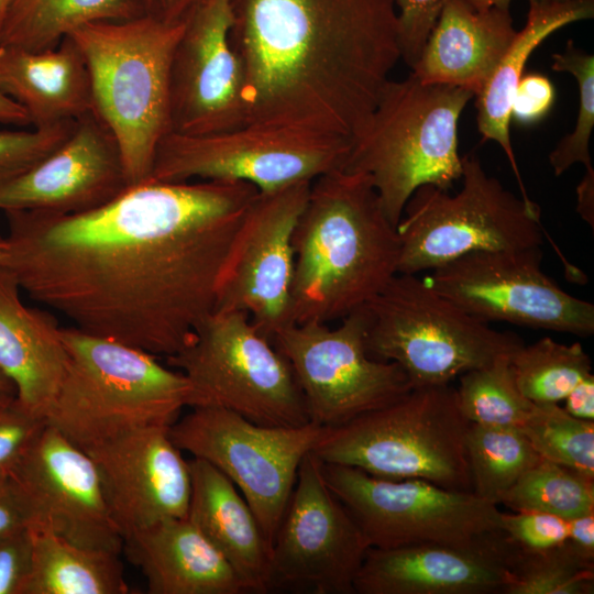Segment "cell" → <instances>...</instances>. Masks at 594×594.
<instances>
[{
  "label": "cell",
  "instance_id": "53",
  "mask_svg": "<svg viewBox=\"0 0 594 594\" xmlns=\"http://www.w3.org/2000/svg\"><path fill=\"white\" fill-rule=\"evenodd\" d=\"M8 243L6 237L0 234V265L2 264L7 254Z\"/></svg>",
  "mask_w": 594,
  "mask_h": 594
},
{
  "label": "cell",
  "instance_id": "29",
  "mask_svg": "<svg viewBox=\"0 0 594 594\" xmlns=\"http://www.w3.org/2000/svg\"><path fill=\"white\" fill-rule=\"evenodd\" d=\"M32 530L31 569L22 594H128L118 553Z\"/></svg>",
  "mask_w": 594,
  "mask_h": 594
},
{
  "label": "cell",
  "instance_id": "11",
  "mask_svg": "<svg viewBox=\"0 0 594 594\" xmlns=\"http://www.w3.org/2000/svg\"><path fill=\"white\" fill-rule=\"evenodd\" d=\"M351 145L338 135L256 123L202 135L169 132L148 179L244 182L268 193L343 168Z\"/></svg>",
  "mask_w": 594,
  "mask_h": 594
},
{
  "label": "cell",
  "instance_id": "40",
  "mask_svg": "<svg viewBox=\"0 0 594 594\" xmlns=\"http://www.w3.org/2000/svg\"><path fill=\"white\" fill-rule=\"evenodd\" d=\"M46 421L26 411L16 397L0 403V481L13 474Z\"/></svg>",
  "mask_w": 594,
  "mask_h": 594
},
{
  "label": "cell",
  "instance_id": "50",
  "mask_svg": "<svg viewBox=\"0 0 594 594\" xmlns=\"http://www.w3.org/2000/svg\"><path fill=\"white\" fill-rule=\"evenodd\" d=\"M16 397V389L12 381L0 369V403L11 400Z\"/></svg>",
  "mask_w": 594,
  "mask_h": 594
},
{
  "label": "cell",
  "instance_id": "3",
  "mask_svg": "<svg viewBox=\"0 0 594 594\" xmlns=\"http://www.w3.org/2000/svg\"><path fill=\"white\" fill-rule=\"evenodd\" d=\"M293 249V323L341 320L398 274L397 229L359 172L339 168L311 182Z\"/></svg>",
  "mask_w": 594,
  "mask_h": 594
},
{
  "label": "cell",
  "instance_id": "7",
  "mask_svg": "<svg viewBox=\"0 0 594 594\" xmlns=\"http://www.w3.org/2000/svg\"><path fill=\"white\" fill-rule=\"evenodd\" d=\"M469 426L450 384L415 387L386 406L328 428L312 453L323 463L382 479H419L472 492Z\"/></svg>",
  "mask_w": 594,
  "mask_h": 594
},
{
  "label": "cell",
  "instance_id": "23",
  "mask_svg": "<svg viewBox=\"0 0 594 594\" xmlns=\"http://www.w3.org/2000/svg\"><path fill=\"white\" fill-rule=\"evenodd\" d=\"M509 8L477 9L450 0L442 9L411 73L425 84L481 92L514 41Z\"/></svg>",
  "mask_w": 594,
  "mask_h": 594
},
{
  "label": "cell",
  "instance_id": "1",
  "mask_svg": "<svg viewBox=\"0 0 594 594\" xmlns=\"http://www.w3.org/2000/svg\"><path fill=\"white\" fill-rule=\"evenodd\" d=\"M257 194L244 182L146 179L85 212L4 211L1 265L77 329L168 358L215 311L224 260Z\"/></svg>",
  "mask_w": 594,
  "mask_h": 594
},
{
  "label": "cell",
  "instance_id": "48",
  "mask_svg": "<svg viewBox=\"0 0 594 594\" xmlns=\"http://www.w3.org/2000/svg\"><path fill=\"white\" fill-rule=\"evenodd\" d=\"M585 174L580 182L578 193L576 210L581 218L586 221L591 228L594 227V168L585 169Z\"/></svg>",
  "mask_w": 594,
  "mask_h": 594
},
{
  "label": "cell",
  "instance_id": "13",
  "mask_svg": "<svg viewBox=\"0 0 594 594\" xmlns=\"http://www.w3.org/2000/svg\"><path fill=\"white\" fill-rule=\"evenodd\" d=\"M340 321L334 328L317 321L288 324L271 340L294 372L309 420L326 428L386 406L414 388L397 363L369 355L363 307Z\"/></svg>",
  "mask_w": 594,
  "mask_h": 594
},
{
  "label": "cell",
  "instance_id": "44",
  "mask_svg": "<svg viewBox=\"0 0 594 594\" xmlns=\"http://www.w3.org/2000/svg\"><path fill=\"white\" fill-rule=\"evenodd\" d=\"M31 527V513L21 491L11 479L0 481V537Z\"/></svg>",
  "mask_w": 594,
  "mask_h": 594
},
{
  "label": "cell",
  "instance_id": "14",
  "mask_svg": "<svg viewBox=\"0 0 594 594\" xmlns=\"http://www.w3.org/2000/svg\"><path fill=\"white\" fill-rule=\"evenodd\" d=\"M327 485L346 507L370 548L468 543L499 530L501 510L473 492L419 480H388L323 463Z\"/></svg>",
  "mask_w": 594,
  "mask_h": 594
},
{
  "label": "cell",
  "instance_id": "49",
  "mask_svg": "<svg viewBox=\"0 0 594 594\" xmlns=\"http://www.w3.org/2000/svg\"><path fill=\"white\" fill-rule=\"evenodd\" d=\"M0 123L16 127L30 125L25 110L0 89Z\"/></svg>",
  "mask_w": 594,
  "mask_h": 594
},
{
  "label": "cell",
  "instance_id": "2",
  "mask_svg": "<svg viewBox=\"0 0 594 594\" xmlns=\"http://www.w3.org/2000/svg\"><path fill=\"white\" fill-rule=\"evenodd\" d=\"M246 124L353 141L400 58L395 0H232Z\"/></svg>",
  "mask_w": 594,
  "mask_h": 594
},
{
  "label": "cell",
  "instance_id": "28",
  "mask_svg": "<svg viewBox=\"0 0 594 594\" xmlns=\"http://www.w3.org/2000/svg\"><path fill=\"white\" fill-rule=\"evenodd\" d=\"M594 16V0H529L525 26L517 31L510 46L502 57L479 95L477 129L482 141H495L505 152L517 178L521 198L534 204L524 186L510 141L512 105L524 68L531 53L559 29Z\"/></svg>",
  "mask_w": 594,
  "mask_h": 594
},
{
  "label": "cell",
  "instance_id": "42",
  "mask_svg": "<svg viewBox=\"0 0 594 594\" xmlns=\"http://www.w3.org/2000/svg\"><path fill=\"white\" fill-rule=\"evenodd\" d=\"M31 560V529L0 537V594H22Z\"/></svg>",
  "mask_w": 594,
  "mask_h": 594
},
{
  "label": "cell",
  "instance_id": "12",
  "mask_svg": "<svg viewBox=\"0 0 594 594\" xmlns=\"http://www.w3.org/2000/svg\"><path fill=\"white\" fill-rule=\"evenodd\" d=\"M175 446L207 461L238 487L270 542L275 537L299 465L327 433L308 422L297 427L255 424L221 407H193L169 426Z\"/></svg>",
  "mask_w": 594,
  "mask_h": 594
},
{
  "label": "cell",
  "instance_id": "34",
  "mask_svg": "<svg viewBox=\"0 0 594 594\" xmlns=\"http://www.w3.org/2000/svg\"><path fill=\"white\" fill-rule=\"evenodd\" d=\"M501 504L513 512H542L569 520L594 512V479L541 458Z\"/></svg>",
  "mask_w": 594,
  "mask_h": 594
},
{
  "label": "cell",
  "instance_id": "39",
  "mask_svg": "<svg viewBox=\"0 0 594 594\" xmlns=\"http://www.w3.org/2000/svg\"><path fill=\"white\" fill-rule=\"evenodd\" d=\"M499 530L516 547L540 551L566 541L568 520L542 512H501Z\"/></svg>",
  "mask_w": 594,
  "mask_h": 594
},
{
  "label": "cell",
  "instance_id": "10",
  "mask_svg": "<svg viewBox=\"0 0 594 594\" xmlns=\"http://www.w3.org/2000/svg\"><path fill=\"white\" fill-rule=\"evenodd\" d=\"M166 362L188 380L191 408L221 407L266 426L310 422L288 361L244 311H213Z\"/></svg>",
  "mask_w": 594,
  "mask_h": 594
},
{
  "label": "cell",
  "instance_id": "43",
  "mask_svg": "<svg viewBox=\"0 0 594 594\" xmlns=\"http://www.w3.org/2000/svg\"><path fill=\"white\" fill-rule=\"evenodd\" d=\"M554 99V87L548 77L527 74L521 77L515 91L512 118L524 125L535 124L548 114Z\"/></svg>",
  "mask_w": 594,
  "mask_h": 594
},
{
  "label": "cell",
  "instance_id": "18",
  "mask_svg": "<svg viewBox=\"0 0 594 594\" xmlns=\"http://www.w3.org/2000/svg\"><path fill=\"white\" fill-rule=\"evenodd\" d=\"M32 517L31 529L120 554L123 537L110 515L89 454L45 424L10 477Z\"/></svg>",
  "mask_w": 594,
  "mask_h": 594
},
{
  "label": "cell",
  "instance_id": "30",
  "mask_svg": "<svg viewBox=\"0 0 594 594\" xmlns=\"http://www.w3.org/2000/svg\"><path fill=\"white\" fill-rule=\"evenodd\" d=\"M140 15L134 0H12L0 45L42 51L57 46L85 24Z\"/></svg>",
  "mask_w": 594,
  "mask_h": 594
},
{
  "label": "cell",
  "instance_id": "17",
  "mask_svg": "<svg viewBox=\"0 0 594 594\" xmlns=\"http://www.w3.org/2000/svg\"><path fill=\"white\" fill-rule=\"evenodd\" d=\"M311 182L260 193L232 240L220 272L215 311L246 312L270 341L290 318L293 235Z\"/></svg>",
  "mask_w": 594,
  "mask_h": 594
},
{
  "label": "cell",
  "instance_id": "19",
  "mask_svg": "<svg viewBox=\"0 0 594 594\" xmlns=\"http://www.w3.org/2000/svg\"><path fill=\"white\" fill-rule=\"evenodd\" d=\"M232 22V0H202L186 19L170 64V132L202 135L246 124Z\"/></svg>",
  "mask_w": 594,
  "mask_h": 594
},
{
  "label": "cell",
  "instance_id": "52",
  "mask_svg": "<svg viewBox=\"0 0 594 594\" xmlns=\"http://www.w3.org/2000/svg\"><path fill=\"white\" fill-rule=\"evenodd\" d=\"M12 0H0V36L2 32L3 22Z\"/></svg>",
  "mask_w": 594,
  "mask_h": 594
},
{
  "label": "cell",
  "instance_id": "25",
  "mask_svg": "<svg viewBox=\"0 0 594 594\" xmlns=\"http://www.w3.org/2000/svg\"><path fill=\"white\" fill-rule=\"evenodd\" d=\"M20 290L15 275L0 265V369L14 384L20 405L45 419L62 382L67 353L56 319L23 304Z\"/></svg>",
  "mask_w": 594,
  "mask_h": 594
},
{
  "label": "cell",
  "instance_id": "51",
  "mask_svg": "<svg viewBox=\"0 0 594 594\" xmlns=\"http://www.w3.org/2000/svg\"><path fill=\"white\" fill-rule=\"evenodd\" d=\"M466 1L477 9H486L491 7L509 8L512 0H466ZM551 1H565V0H551Z\"/></svg>",
  "mask_w": 594,
  "mask_h": 594
},
{
  "label": "cell",
  "instance_id": "41",
  "mask_svg": "<svg viewBox=\"0 0 594 594\" xmlns=\"http://www.w3.org/2000/svg\"><path fill=\"white\" fill-rule=\"evenodd\" d=\"M450 0H395L400 58L411 68Z\"/></svg>",
  "mask_w": 594,
  "mask_h": 594
},
{
  "label": "cell",
  "instance_id": "16",
  "mask_svg": "<svg viewBox=\"0 0 594 594\" xmlns=\"http://www.w3.org/2000/svg\"><path fill=\"white\" fill-rule=\"evenodd\" d=\"M369 548L358 524L327 485L321 461L309 452L271 544L272 588L353 594Z\"/></svg>",
  "mask_w": 594,
  "mask_h": 594
},
{
  "label": "cell",
  "instance_id": "31",
  "mask_svg": "<svg viewBox=\"0 0 594 594\" xmlns=\"http://www.w3.org/2000/svg\"><path fill=\"white\" fill-rule=\"evenodd\" d=\"M465 451L472 492L497 505L541 457L519 427L470 424Z\"/></svg>",
  "mask_w": 594,
  "mask_h": 594
},
{
  "label": "cell",
  "instance_id": "33",
  "mask_svg": "<svg viewBox=\"0 0 594 594\" xmlns=\"http://www.w3.org/2000/svg\"><path fill=\"white\" fill-rule=\"evenodd\" d=\"M512 355L460 375L458 402L470 424L520 427L529 416L535 404L517 384Z\"/></svg>",
  "mask_w": 594,
  "mask_h": 594
},
{
  "label": "cell",
  "instance_id": "5",
  "mask_svg": "<svg viewBox=\"0 0 594 594\" xmlns=\"http://www.w3.org/2000/svg\"><path fill=\"white\" fill-rule=\"evenodd\" d=\"M184 23L140 15L91 22L68 35L86 61L94 112L118 143L129 186L148 179L170 132V64Z\"/></svg>",
  "mask_w": 594,
  "mask_h": 594
},
{
  "label": "cell",
  "instance_id": "8",
  "mask_svg": "<svg viewBox=\"0 0 594 594\" xmlns=\"http://www.w3.org/2000/svg\"><path fill=\"white\" fill-rule=\"evenodd\" d=\"M363 308L369 355L397 363L414 388L450 384L524 344L518 336L469 315L416 274L398 273Z\"/></svg>",
  "mask_w": 594,
  "mask_h": 594
},
{
  "label": "cell",
  "instance_id": "27",
  "mask_svg": "<svg viewBox=\"0 0 594 594\" xmlns=\"http://www.w3.org/2000/svg\"><path fill=\"white\" fill-rule=\"evenodd\" d=\"M189 462L187 517L230 563L249 592L272 590L271 544L238 487L201 459Z\"/></svg>",
  "mask_w": 594,
  "mask_h": 594
},
{
  "label": "cell",
  "instance_id": "46",
  "mask_svg": "<svg viewBox=\"0 0 594 594\" xmlns=\"http://www.w3.org/2000/svg\"><path fill=\"white\" fill-rule=\"evenodd\" d=\"M563 402V408L573 417L594 421V375L580 381Z\"/></svg>",
  "mask_w": 594,
  "mask_h": 594
},
{
  "label": "cell",
  "instance_id": "35",
  "mask_svg": "<svg viewBox=\"0 0 594 594\" xmlns=\"http://www.w3.org/2000/svg\"><path fill=\"white\" fill-rule=\"evenodd\" d=\"M512 546L510 576L503 594L594 593V561L568 541L540 551Z\"/></svg>",
  "mask_w": 594,
  "mask_h": 594
},
{
  "label": "cell",
  "instance_id": "24",
  "mask_svg": "<svg viewBox=\"0 0 594 594\" xmlns=\"http://www.w3.org/2000/svg\"><path fill=\"white\" fill-rule=\"evenodd\" d=\"M128 559L150 594H240L248 587L230 563L186 516L123 537Z\"/></svg>",
  "mask_w": 594,
  "mask_h": 594
},
{
  "label": "cell",
  "instance_id": "32",
  "mask_svg": "<svg viewBox=\"0 0 594 594\" xmlns=\"http://www.w3.org/2000/svg\"><path fill=\"white\" fill-rule=\"evenodd\" d=\"M517 384L534 404H558L584 377L592 363L581 343L563 344L543 337L512 355Z\"/></svg>",
  "mask_w": 594,
  "mask_h": 594
},
{
  "label": "cell",
  "instance_id": "4",
  "mask_svg": "<svg viewBox=\"0 0 594 594\" xmlns=\"http://www.w3.org/2000/svg\"><path fill=\"white\" fill-rule=\"evenodd\" d=\"M65 372L47 425L85 450L147 426H170L191 405L186 376L130 345L62 328Z\"/></svg>",
  "mask_w": 594,
  "mask_h": 594
},
{
  "label": "cell",
  "instance_id": "38",
  "mask_svg": "<svg viewBox=\"0 0 594 594\" xmlns=\"http://www.w3.org/2000/svg\"><path fill=\"white\" fill-rule=\"evenodd\" d=\"M76 121L24 130H0V183L31 168L57 148L72 133Z\"/></svg>",
  "mask_w": 594,
  "mask_h": 594
},
{
  "label": "cell",
  "instance_id": "45",
  "mask_svg": "<svg viewBox=\"0 0 594 594\" xmlns=\"http://www.w3.org/2000/svg\"><path fill=\"white\" fill-rule=\"evenodd\" d=\"M202 0H134L143 15L168 24L186 21Z\"/></svg>",
  "mask_w": 594,
  "mask_h": 594
},
{
  "label": "cell",
  "instance_id": "6",
  "mask_svg": "<svg viewBox=\"0 0 594 594\" xmlns=\"http://www.w3.org/2000/svg\"><path fill=\"white\" fill-rule=\"evenodd\" d=\"M473 98L463 88L421 82L413 73L385 84L343 169L371 178L395 227L417 188L449 190L461 178L458 124Z\"/></svg>",
  "mask_w": 594,
  "mask_h": 594
},
{
  "label": "cell",
  "instance_id": "36",
  "mask_svg": "<svg viewBox=\"0 0 594 594\" xmlns=\"http://www.w3.org/2000/svg\"><path fill=\"white\" fill-rule=\"evenodd\" d=\"M519 428L542 459L594 479V421L558 404H535Z\"/></svg>",
  "mask_w": 594,
  "mask_h": 594
},
{
  "label": "cell",
  "instance_id": "37",
  "mask_svg": "<svg viewBox=\"0 0 594 594\" xmlns=\"http://www.w3.org/2000/svg\"><path fill=\"white\" fill-rule=\"evenodd\" d=\"M552 69L571 74L579 86V112L574 130L563 136L549 154L556 176L562 175L574 164L593 168L590 139L594 128V56L569 41L563 52L552 55Z\"/></svg>",
  "mask_w": 594,
  "mask_h": 594
},
{
  "label": "cell",
  "instance_id": "26",
  "mask_svg": "<svg viewBox=\"0 0 594 594\" xmlns=\"http://www.w3.org/2000/svg\"><path fill=\"white\" fill-rule=\"evenodd\" d=\"M0 89L25 110L33 128L94 111L88 67L69 36L42 51L0 45Z\"/></svg>",
  "mask_w": 594,
  "mask_h": 594
},
{
  "label": "cell",
  "instance_id": "20",
  "mask_svg": "<svg viewBox=\"0 0 594 594\" xmlns=\"http://www.w3.org/2000/svg\"><path fill=\"white\" fill-rule=\"evenodd\" d=\"M169 426H147L85 449L122 537L158 521L186 517L189 462L169 436Z\"/></svg>",
  "mask_w": 594,
  "mask_h": 594
},
{
  "label": "cell",
  "instance_id": "47",
  "mask_svg": "<svg viewBox=\"0 0 594 594\" xmlns=\"http://www.w3.org/2000/svg\"><path fill=\"white\" fill-rule=\"evenodd\" d=\"M566 541L584 558L594 561V512L568 520Z\"/></svg>",
  "mask_w": 594,
  "mask_h": 594
},
{
  "label": "cell",
  "instance_id": "21",
  "mask_svg": "<svg viewBox=\"0 0 594 594\" xmlns=\"http://www.w3.org/2000/svg\"><path fill=\"white\" fill-rule=\"evenodd\" d=\"M129 186L118 143L90 112L68 138L22 174L0 183V210L78 213L95 209Z\"/></svg>",
  "mask_w": 594,
  "mask_h": 594
},
{
  "label": "cell",
  "instance_id": "15",
  "mask_svg": "<svg viewBox=\"0 0 594 594\" xmlns=\"http://www.w3.org/2000/svg\"><path fill=\"white\" fill-rule=\"evenodd\" d=\"M540 246L477 251L424 279L474 318L579 337L594 333V305L563 290L541 268Z\"/></svg>",
  "mask_w": 594,
  "mask_h": 594
},
{
  "label": "cell",
  "instance_id": "9",
  "mask_svg": "<svg viewBox=\"0 0 594 594\" xmlns=\"http://www.w3.org/2000/svg\"><path fill=\"white\" fill-rule=\"evenodd\" d=\"M460 179L457 194L424 185L407 201L396 227L398 273L417 275L477 251L542 244L539 206L490 176L475 154L462 156Z\"/></svg>",
  "mask_w": 594,
  "mask_h": 594
},
{
  "label": "cell",
  "instance_id": "22",
  "mask_svg": "<svg viewBox=\"0 0 594 594\" xmlns=\"http://www.w3.org/2000/svg\"><path fill=\"white\" fill-rule=\"evenodd\" d=\"M512 542L496 530L468 543L369 548L358 573V594H503Z\"/></svg>",
  "mask_w": 594,
  "mask_h": 594
}]
</instances>
